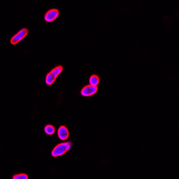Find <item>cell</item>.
Wrapping results in <instances>:
<instances>
[{
  "label": "cell",
  "instance_id": "6da1fadb",
  "mask_svg": "<svg viewBox=\"0 0 179 179\" xmlns=\"http://www.w3.org/2000/svg\"><path fill=\"white\" fill-rule=\"evenodd\" d=\"M71 145L72 143L70 142L59 144L53 150L51 153L52 156L54 157H56L64 155L70 150Z\"/></svg>",
  "mask_w": 179,
  "mask_h": 179
},
{
  "label": "cell",
  "instance_id": "7a4b0ae2",
  "mask_svg": "<svg viewBox=\"0 0 179 179\" xmlns=\"http://www.w3.org/2000/svg\"><path fill=\"white\" fill-rule=\"evenodd\" d=\"M28 33V31L26 28H23L20 30L16 35L11 39V44L14 45L18 43L24 38L25 37Z\"/></svg>",
  "mask_w": 179,
  "mask_h": 179
},
{
  "label": "cell",
  "instance_id": "3957f363",
  "mask_svg": "<svg viewBox=\"0 0 179 179\" xmlns=\"http://www.w3.org/2000/svg\"><path fill=\"white\" fill-rule=\"evenodd\" d=\"M98 91V88L95 86L91 85H87L83 88L81 91V94L82 96L88 97L95 94Z\"/></svg>",
  "mask_w": 179,
  "mask_h": 179
},
{
  "label": "cell",
  "instance_id": "277c9868",
  "mask_svg": "<svg viewBox=\"0 0 179 179\" xmlns=\"http://www.w3.org/2000/svg\"><path fill=\"white\" fill-rule=\"evenodd\" d=\"M59 14L58 10L56 9H51L46 13L45 19L46 22H51L57 18Z\"/></svg>",
  "mask_w": 179,
  "mask_h": 179
},
{
  "label": "cell",
  "instance_id": "5b68a950",
  "mask_svg": "<svg viewBox=\"0 0 179 179\" xmlns=\"http://www.w3.org/2000/svg\"><path fill=\"white\" fill-rule=\"evenodd\" d=\"M57 134L59 138L63 141L67 139L69 136L68 129L65 126H61L59 128Z\"/></svg>",
  "mask_w": 179,
  "mask_h": 179
},
{
  "label": "cell",
  "instance_id": "8992f818",
  "mask_svg": "<svg viewBox=\"0 0 179 179\" xmlns=\"http://www.w3.org/2000/svg\"><path fill=\"white\" fill-rule=\"evenodd\" d=\"M100 78L96 75H92L89 79L90 85L97 87L100 83Z\"/></svg>",
  "mask_w": 179,
  "mask_h": 179
},
{
  "label": "cell",
  "instance_id": "52a82bcc",
  "mask_svg": "<svg viewBox=\"0 0 179 179\" xmlns=\"http://www.w3.org/2000/svg\"><path fill=\"white\" fill-rule=\"evenodd\" d=\"M63 69V67L62 66H58L56 67L55 68H54V69H52L50 73L55 78H57L58 76L61 73Z\"/></svg>",
  "mask_w": 179,
  "mask_h": 179
},
{
  "label": "cell",
  "instance_id": "ba28073f",
  "mask_svg": "<svg viewBox=\"0 0 179 179\" xmlns=\"http://www.w3.org/2000/svg\"><path fill=\"white\" fill-rule=\"evenodd\" d=\"M56 78L51 74V73H48L46 77V83L48 85H51L54 83V82L56 80Z\"/></svg>",
  "mask_w": 179,
  "mask_h": 179
},
{
  "label": "cell",
  "instance_id": "9c48e42d",
  "mask_svg": "<svg viewBox=\"0 0 179 179\" xmlns=\"http://www.w3.org/2000/svg\"><path fill=\"white\" fill-rule=\"evenodd\" d=\"M45 131L47 134L51 135L55 133V129L53 126L48 125L45 127Z\"/></svg>",
  "mask_w": 179,
  "mask_h": 179
},
{
  "label": "cell",
  "instance_id": "30bf717a",
  "mask_svg": "<svg viewBox=\"0 0 179 179\" xmlns=\"http://www.w3.org/2000/svg\"><path fill=\"white\" fill-rule=\"evenodd\" d=\"M13 178L14 179H27L28 178V177L26 174H20L14 176Z\"/></svg>",
  "mask_w": 179,
  "mask_h": 179
}]
</instances>
